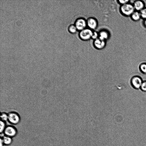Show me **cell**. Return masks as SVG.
<instances>
[{"instance_id":"obj_16","label":"cell","mask_w":146,"mask_h":146,"mask_svg":"<svg viewBox=\"0 0 146 146\" xmlns=\"http://www.w3.org/2000/svg\"><path fill=\"white\" fill-rule=\"evenodd\" d=\"M141 71L144 74H146V64H142L140 66Z\"/></svg>"},{"instance_id":"obj_2","label":"cell","mask_w":146,"mask_h":146,"mask_svg":"<svg viewBox=\"0 0 146 146\" xmlns=\"http://www.w3.org/2000/svg\"><path fill=\"white\" fill-rule=\"evenodd\" d=\"M18 132L17 129L14 125H7L3 134L13 138L17 136Z\"/></svg>"},{"instance_id":"obj_14","label":"cell","mask_w":146,"mask_h":146,"mask_svg":"<svg viewBox=\"0 0 146 146\" xmlns=\"http://www.w3.org/2000/svg\"><path fill=\"white\" fill-rule=\"evenodd\" d=\"M69 31L71 33H74L76 32L77 29L75 25H71L68 28Z\"/></svg>"},{"instance_id":"obj_9","label":"cell","mask_w":146,"mask_h":146,"mask_svg":"<svg viewBox=\"0 0 146 146\" xmlns=\"http://www.w3.org/2000/svg\"><path fill=\"white\" fill-rule=\"evenodd\" d=\"M5 145L9 146L11 145L13 142V138L10 137L3 135L1 137Z\"/></svg>"},{"instance_id":"obj_19","label":"cell","mask_w":146,"mask_h":146,"mask_svg":"<svg viewBox=\"0 0 146 146\" xmlns=\"http://www.w3.org/2000/svg\"><path fill=\"white\" fill-rule=\"evenodd\" d=\"M98 37L99 34L96 31L93 32L92 36V38L95 40L98 38Z\"/></svg>"},{"instance_id":"obj_5","label":"cell","mask_w":146,"mask_h":146,"mask_svg":"<svg viewBox=\"0 0 146 146\" xmlns=\"http://www.w3.org/2000/svg\"><path fill=\"white\" fill-rule=\"evenodd\" d=\"M143 81L141 78L137 76L133 77L131 80V83L133 87L136 89L140 88Z\"/></svg>"},{"instance_id":"obj_13","label":"cell","mask_w":146,"mask_h":146,"mask_svg":"<svg viewBox=\"0 0 146 146\" xmlns=\"http://www.w3.org/2000/svg\"><path fill=\"white\" fill-rule=\"evenodd\" d=\"M1 120L6 122L8 121V113L5 112L1 113L0 115Z\"/></svg>"},{"instance_id":"obj_15","label":"cell","mask_w":146,"mask_h":146,"mask_svg":"<svg viewBox=\"0 0 146 146\" xmlns=\"http://www.w3.org/2000/svg\"><path fill=\"white\" fill-rule=\"evenodd\" d=\"M140 14L138 12H135L133 13L132 17L135 20H138L140 18Z\"/></svg>"},{"instance_id":"obj_18","label":"cell","mask_w":146,"mask_h":146,"mask_svg":"<svg viewBox=\"0 0 146 146\" xmlns=\"http://www.w3.org/2000/svg\"><path fill=\"white\" fill-rule=\"evenodd\" d=\"M140 89L143 91L146 92V81H143L141 85Z\"/></svg>"},{"instance_id":"obj_10","label":"cell","mask_w":146,"mask_h":146,"mask_svg":"<svg viewBox=\"0 0 146 146\" xmlns=\"http://www.w3.org/2000/svg\"><path fill=\"white\" fill-rule=\"evenodd\" d=\"M109 37V34L108 32L105 30H102L100 32L99 34V38L105 40Z\"/></svg>"},{"instance_id":"obj_8","label":"cell","mask_w":146,"mask_h":146,"mask_svg":"<svg viewBox=\"0 0 146 146\" xmlns=\"http://www.w3.org/2000/svg\"><path fill=\"white\" fill-rule=\"evenodd\" d=\"M94 44L96 48L99 49H102L105 46V40H102L98 38L94 40Z\"/></svg>"},{"instance_id":"obj_11","label":"cell","mask_w":146,"mask_h":146,"mask_svg":"<svg viewBox=\"0 0 146 146\" xmlns=\"http://www.w3.org/2000/svg\"><path fill=\"white\" fill-rule=\"evenodd\" d=\"M143 6V4L141 1H137L135 3L134 7L136 10H139L142 9Z\"/></svg>"},{"instance_id":"obj_20","label":"cell","mask_w":146,"mask_h":146,"mask_svg":"<svg viewBox=\"0 0 146 146\" xmlns=\"http://www.w3.org/2000/svg\"><path fill=\"white\" fill-rule=\"evenodd\" d=\"M119 3L123 5L126 4L127 2L128 1V0H119Z\"/></svg>"},{"instance_id":"obj_12","label":"cell","mask_w":146,"mask_h":146,"mask_svg":"<svg viewBox=\"0 0 146 146\" xmlns=\"http://www.w3.org/2000/svg\"><path fill=\"white\" fill-rule=\"evenodd\" d=\"M6 122L0 120V133L1 134H3L4 131L7 126Z\"/></svg>"},{"instance_id":"obj_1","label":"cell","mask_w":146,"mask_h":146,"mask_svg":"<svg viewBox=\"0 0 146 146\" xmlns=\"http://www.w3.org/2000/svg\"><path fill=\"white\" fill-rule=\"evenodd\" d=\"M21 121V117L17 113L11 111L8 113V121L11 125H17L20 123Z\"/></svg>"},{"instance_id":"obj_21","label":"cell","mask_w":146,"mask_h":146,"mask_svg":"<svg viewBox=\"0 0 146 146\" xmlns=\"http://www.w3.org/2000/svg\"><path fill=\"white\" fill-rule=\"evenodd\" d=\"M0 146H4L5 145L1 137L0 139Z\"/></svg>"},{"instance_id":"obj_22","label":"cell","mask_w":146,"mask_h":146,"mask_svg":"<svg viewBox=\"0 0 146 146\" xmlns=\"http://www.w3.org/2000/svg\"><path fill=\"white\" fill-rule=\"evenodd\" d=\"M145 25H146V20L145 21Z\"/></svg>"},{"instance_id":"obj_3","label":"cell","mask_w":146,"mask_h":146,"mask_svg":"<svg viewBox=\"0 0 146 146\" xmlns=\"http://www.w3.org/2000/svg\"><path fill=\"white\" fill-rule=\"evenodd\" d=\"M93 32L90 29L85 28L81 31L79 33V36L83 40H88L92 38Z\"/></svg>"},{"instance_id":"obj_6","label":"cell","mask_w":146,"mask_h":146,"mask_svg":"<svg viewBox=\"0 0 146 146\" xmlns=\"http://www.w3.org/2000/svg\"><path fill=\"white\" fill-rule=\"evenodd\" d=\"M75 25L77 30L80 31L86 28L87 25L86 21L83 18H79L76 21Z\"/></svg>"},{"instance_id":"obj_7","label":"cell","mask_w":146,"mask_h":146,"mask_svg":"<svg viewBox=\"0 0 146 146\" xmlns=\"http://www.w3.org/2000/svg\"><path fill=\"white\" fill-rule=\"evenodd\" d=\"M86 22L87 25L90 29H95L97 26V21L94 18L90 17L88 18Z\"/></svg>"},{"instance_id":"obj_17","label":"cell","mask_w":146,"mask_h":146,"mask_svg":"<svg viewBox=\"0 0 146 146\" xmlns=\"http://www.w3.org/2000/svg\"><path fill=\"white\" fill-rule=\"evenodd\" d=\"M140 14L143 18H146V9H142L141 11Z\"/></svg>"},{"instance_id":"obj_4","label":"cell","mask_w":146,"mask_h":146,"mask_svg":"<svg viewBox=\"0 0 146 146\" xmlns=\"http://www.w3.org/2000/svg\"><path fill=\"white\" fill-rule=\"evenodd\" d=\"M134 9L133 6L131 4L127 3L123 5L121 7V12L126 15H129L132 14Z\"/></svg>"}]
</instances>
